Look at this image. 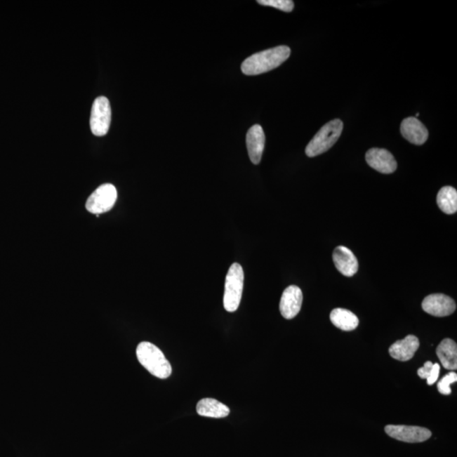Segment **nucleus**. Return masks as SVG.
Returning <instances> with one entry per match:
<instances>
[{
    "mask_svg": "<svg viewBox=\"0 0 457 457\" xmlns=\"http://www.w3.org/2000/svg\"><path fill=\"white\" fill-rule=\"evenodd\" d=\"M197 413L203 417L224 418L229 416L230 411L227 406L213 398H204L197 403Z\"/></svg>",
    "mask_w": 457,
    "mask_h": 457,
    "instance_id": "obj_15",
    "label": "nucleus"
},
{
    "mask_svg": "<svg viewBox=\"0 0 457 457\" xmlns=\"http://www.w3.org/2000/svg\"><path fill=\"white\" fill-rule=\"evenodd\" d=\"M457 381V374L454 372L448 373L439 382L438 390L440 394L448 395L451 394V385Z\"/></svg>",
    "mask_w": 457,
    "mask_h": 457,
    "instance_id": "obj_20",
    "label": "nucleus"
},
{
    "mask_svg": "<svg viewBox=\"0 0 457 457\" xmlns=\"http://www.w3.org/2000/svg\"><path fill=\"white\" fill-rule=\"evenodd\" d=\"M291 55V48L278 46L254 53L241 64V71L246 76H257L277 69Z\"/></svg>",
    "mask_w": 457,
    "mask_h": 457,
    "instance_id": "obj_1",
    "label": "nucleus"
},
{
    "mask_svg": "<svg viewBox=\"0 0 457 457\" xmlns=\"http://www.w3.org/2000/svg\"><path fill=\"white\" fill-rule=\"evenodd\" d=\"M138 359L152 376L159 378H168L171 376L170 362L159 347L147 341L140 343L137 348Z\"/></svg>",
    "mask_w": 457,
    "mask_h": 457,
    "instance_id": "obj_2",
    "label": "nucleus"
},
{
    "mask_svg": "<svg viewBox=\"0 0 457 457\" xmlns=\"http://www.w3.org/2000/svg\"><path fill=\"white\" fill-rule=\"evenodd\" d=\"M365 158L370 167L382 174H391L397 171V163L394 156L384 148H371Z\"/></svg>",
    "mask_w": 457,
    "mask_h": 457,
    "instance_id": "obj_9",
    "label": "nucleus"
},
{
    "mask_svg": "<svg viewBox=\"0 0 457 457\" xmlns=\"http://www.w3.org/2000/svg\"><path fill=\"white\" fill-rule=\"evenodd\" d=\"M419 340L415 336L409 335L406 338L397 340L389 349L390 355L398 361H409L419 348Z\"/></svg>",
    "mask_w": 457,
    "mask_h": 457,
    "instance_id": "obj_14",
    "label": "nucleus"
},
{
    "mask_svg": "<svg viewBox=\"0 0 457 457\" xmlns=\"http://www.w3.org/2000/svg\"><path fill=\"white\" fill-rule=\"evenodd\" d=\"M343 122L333 119L324 125L314 135L306 147V154L312 158L324 154L335 145L343 131Z\"/></svg>",
    "mask_w": 457,
    "mask_h": 457,
    "instance_id": "obj_3",
    "label": "nucleus"
},
{
    "mask_svg": "<svg viewBox=\"0 0 457 457\" xmlns=\"http://www.w3.org/2000/svg\"><path fill=\"white\" fill-rule=\"evenodd\" d=\"M403 138L415 145H423L429 138V131L425 126L416 117L403 119L401 126Z\"/></svg>",
    "mask_w": 457,
    "mask_h": 457,
    "instance_id": "obj_12",
    "label": "nucleus"
},
{
    "mask_svg": "<svg viewBox=\"0 0 457 457\" xmlns=\"http://www.w3.org/2000/svg\"><path fill=\"white\" fill-rule=\"evenodd\" d=\"M436 353L444 369L456 370L457 369V345L454 340L444 339L440 343Z\"/></svg>",
    "mask_w": 457,
    "mask_h": 457,
    "instance_id": "obj_16",
    "label": "nucleus"
},
{
    "mask_svg": "<svg viewBox=\"0 0 457 457\" xmlns=\"http://www.w3.org/2000/svg\"><path fill=\"white\" fill-rule=\"evenodd\" d=\"M111 107L108 98L98 97L93 102L91 110L90 128L97 137H104L110 130L111 124Z\"/></svg>",
    "mask_w": 457,
    "mask_h": 457,
    "instance_id": "obj_6",
    "label": "nucleus"
},
{
    "mask_svg": "<svg viewBox=\"0 0 457 457\" xmlns=\"http://www.w3.org/2000/svg\"><path fill=\"white\" fill-rule=\"evenodd\" d=\"M424 312L435 317H446L456 311L455 300L444 294H432L423 300Z\"/></svg>",
    "mask_w": 457,
    "mask_h": 457,
    "instance_id": "obj_8",
    "label": "nucleus"
},
{
    "mask_svg": "<svg viewBox=\"0 0 457 457\" xmlns=\"http://www.w3.org/2000/svg\"><path fill=\"white\" fill-rule=\"evenodd\" d=\"M117 190L112 184L98 187L86 201V208L93 215H101L112 209L117 200Z\"/></svg>",
    "mask_w": 457,
    "mask_h": 457,
    "instance_id": "obj_5",
    "label": "nucleus"
},
{
    "mask_svg": "<svg viewBox=\"0 0 457 457\" xmlns=\"http://www.w3.org/2000/svg\"><path fill=\"white\" fill-rule=\"evenodd\" d=\"M440 372V366L439 364H435L432 368L429 378H427L428 385H434L437 381Z\"/></svg>",
    "mask_w": 457,
    "mask_h": 457,
    "instance_id": "obj_21",
    "label": "nucleus"
},
{
    "mask_svg": "<svg viewBox=\"0 0 457 457\" xmlns=\"http://www.w3.org/2000/svg\"><path fill=\"white\" fill-rule=\"evenodd\" d=\"M331 321L336 327L344 331H354L359 324V319L357 315L344 308L333 310L331 314Z\"/></svg>",
    "mask_w": 457,
    "mask_h": 457,
    "instance_id": "obj_17",
    "label": "nucleus"
},
{
    "mask_svg": "<svg viewBox=\"0 0 457 457\" xmlns=\"http://www.w3.org/2000/svg\"><path fill=\"white\" fill-rule=\"evenodd\" d=\"M390 437L406 443H421L431 437V431L425 428L406 425H387L385 429Z\"/></svg>",
    "mask_w": 457,
    "mask_h": 457,
    "instance_id": "obj_7",
    "label": "nucleus"
},
{
    "mask_svg": "<svg viewBox=\"0 0 457 457\" xmlns=\"http://www.w3.org/2000/svg\"><path fill=\"white\" fill-rule=\"evenodd\" d=\"M433 362L429 361L426 362L425 364H424V366L423 368L419 369L418 370V376L421 378H429L432 368H433Z\"/></svg>",
    "mask_w": 457,
    "mask_h": 457,
    "instance_id": "obj_22",
    "label": "nucleus"
},
{
    "mask_svg": "<svg viewBox=\"0 0 457 457\" xmlns=\"http://www.w3.org/2000/svg\"><path fill=\"white\" fill-rule=\"evenodd\" d=\"M437 204L440 210L446 215H453L457 211V192L452 187H444L437 195Z\"/></svg>",
    "mask_w": 457,
    "mask_h": 457,
    "instance_id": "obj_18",
    "label": "nucleus"
},
{
    "mask_svg": "<svg viewBox=\"0 0 457 457\" xmlns=\"http://www.w3.org/2000/svg\"><path fill=\"white\" fill-rule=\"evenodd\" d=\"M333 263L337 270L347 277H352L358 270V261L355 255L343 246H337L333 253Z\"/></svg>",
    "mask_w": 457,
    "mask_h": 457,
    "instance_id": "obj_11",
    "label": "nucleus"
},
{
    "mask_svg": "<svg viewBox=\"0 0 457 457\" xmlns=\"http://www.w3.org/2000/svg\"><path fill=\"white\" fill-rule=\"evenodd\" d=\"M262 6L277 8L285 12H291L294 9V2L291 0H258Z\"/></svg>",
    "mask_w": 457,
    "mask_h": 457,
    "instance_id": "obj_19",
    "label": "nucleus"
},
{
    "mask_svg": "<svg viewBox=\"0 0 457 457\" xmlns=\"http://www.w3.org/2000/svg\"><path fill=\"white\" fill-rule=\"evenodd\" d=\"M303 295L302 290L298 286H290L284 291L279 310L284 318L286 319H294L299 314L302 307Z\"/></svg>",
    "mask_w": 457,
    "mask_h": 457,
    "instance_id": "obj_10",
    "label": "nucleus"
},
{
    "mask_svg": "<svg viewBox=\"0 0 457 457\" xmlns=\"http://www.w3.org/2000/svg\"><path fill=\"white\" fill-rule=\"evenodd\" d=\"M243 284H244V271L237 263L230 266L226 275L224 293L225 310L230 312H236L240 306Z\"/></svg>",
    "mask_w": 457,
    "mask_h": 457,
    "instance_id": "obj_4",
    "label": "nucleus"
},
{
    "mask_svg": "<svg viewBox=\"0 0 457 457\" xmlns=\"http://www.w3.org/2000/svg\"><path fill=\"white\" fill-rule=\"evenodd\" d=\"M265 145V135L262 126L254 125L251 127L246 134V147H248L249 158L253 164L260 163Z\"/></svg>",
    "mask_w": 457,
    "mask_h": 457,
    "instance_id": "obj_13",
    "label": "nucleus"
}]
</instances>
